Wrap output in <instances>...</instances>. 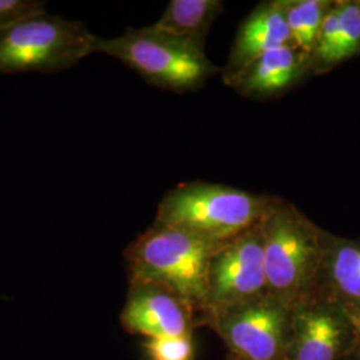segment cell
Listing matches in <instances>:
<instances>
[{
    "mask_svg": "<svg viewBox=\"0 0 360 360\" xmlns=\"http://www.w3.org/2000/svg\"><path fill=\"white\" fill-rule=\"evenodd\" d=\"M309 75V55L290 44L257 58L230 87L245 98L266 99L291 90Z\"/></svg>",
    "mask_w": 360,
    "mask_h": 360,
    "instance_id": "7c38bea8",
    "label": "cell"
},
{
    "mask_svg": "<svg viewBox=\"0 0 360 360\" xmlns=\"http://www.w3.org/2000/svg\"><path fill=\"white\" fill-rule=\"evenodd\" d=\"M220 245L154 223L124 250L123 257L129 278L167 285L193 306L200 319L207 307L210 260Z\"/></svg>",
    "mask_w": 360,
    "mask_h": 360,
    "instance_id": "3957f363",
    "label": "cell"
},
{
    "mask_svg": "<svg viewBox=\"0 0 360 360\" xmlns=\"http://www.w3.org/2000/svg\"><path fill=\"white\" fill-rule=\"evenodd\" d=\"M223 8L221 0H171L153 27L205 51L208 32Z\"/></svg>",
    "mask_w": 360,
    "mask_h": 360,
    "instance_id": "4fadbf2b",
    "label": "cell"
},
{
    "mask_svg": "<svg viewBox=\"0 0 360 360\" xmlns=\"http://www.w3.org/2000/svg\"><path fill=\"white\" fill-rule=\"evenodd\" d=\"M43 13H46V1L0 0V31Z\"/></svg>",
    "mask_w": 360,
    "mask_h": 360,
    "instance_id": "e0dca14e",
    "label": "cell"
},
{
    "mask_svg": "<svg viewBox=\"0 0 360 360\" xmlns=\"http://www.w3.org/2000/svg\"><path fill=\"white\" fill-rule=\"evenodd\" d=\"M226 360H242V359H239V358H236V356H233V355H231V354H229V355H227V359Z\"/></svg>",
    "mask_w": 360,
    "mask_h": 360,
    "instance_id": "d6986e66",
    "label": "cell"
},
{
    "mask_svg": "<svg viewBox=\"0 0 360 360\" xmlns=\"http://www.w3.org/2000/svg\"><path fill=\"white\" fill-rule=\"evenodd\" d=\"M334 0H284L292 44L309 55Z\"/></svg>",
    "mask_w": 360,
    "mask_h": 360,
    "instance_id": "5bb4252c",
    "label": "cell"
},
{
    "mask_svg": "<svg viewBox=\"0 0 360 360\" xmlns=\"http://www.w3.org/2000/svg\"><path fill=\"white\" fill-rule=\"evenodd\" d=\"M290 44L292 38L285 20L284 0L259 3L245 16L235 35L229 62L223 70L224 83L230 86L257 58Z\"/></svg>",
    "mask_w": 360,
    "mask_h": 360,
    "instance_id": "8fae6325",
    "label": "cell"
},
{
    "mask_svg": "<svg viewBox=\"0 0 360 360\" xmlns=\"http://www.w3.org/2000/svg\"><path fill=\"white\" fill-rule=\"evenodd\" d=\"M291 309L287 360H342L352 338V323L347 315L315 295Z\"/></svg>",
    "mask_w": 360,
    "mask_h": 360,
    "instance_id": "9c48e42d",
    "label": "cell"
},
{
    "mask_svg": "<svg viewBox=\"0 0 360 360\" xmlns=\"http://www.w3.org/2000/svg\"><path fill=\"white\" fill-rule=\"evenodd\" d=\"M126 333L159 338H193L199 316L193 306L165 284L129 278V291L120 312Z\"/></svg>",
    "mask_w": 360,
    "mask_h": 360,
    "instance_id": "ba28073f",
    "label": "cell"
},
{
    "mask_svg": "<svg viewBox=\"0 0 360 360\" xmlns=\"http://www.w3.org/2000/svg\"><path fill=\"white\" fill-rule=\"evenodd\" d=\"M292 309L266 295L238 307L206 314L199 327L218 334L229 354L242 360H287Z\"/></svg>",
    "mask_w": 360,
    "mask_h": 360,
    "instance_id": "8992f818",
    "label": "cell"
},
{
    "mask_svg": "<svg viewBox=\"0 0 360 360\" xmlns=\"http://www.w3.org/2000/svg\"><path fill=\"white\" fill-rule=\"evenodd\" d=\"M96 52L115 58L150 84L172 92L199 90L219 72L206 52L153 26L129 27L115 38L99 37Z\"/></svg>",
    "mask_w": 360,
    "mask_h": 360,
    "instance_id": "277c9868",
    "label": "cell"
},
{
    "mask_svg": "<svg viewBox=\"0 0 360 360\" xmlns=\"http://www.w3.org/2000/svg\"><path fill=\"white\" fill-rule=\"evenodd\" d=\"M269 199L218 183H184L165 195L154 223L219 245L257 226Z\"/></svg>",
    "mask_w": 360,
    "mask_h": 360,
    "instance_id": "7a4b0ae2",
    "label": "cell"
},
{
    "mask_svg": "<svg viewBox=\"0 0 360 360\" xmlns=\"http://www.w3.org/2000/svg\"><path fill=\"white\" fill-rule=\"evenodd\" d=\"M359 3H360V0H359Z\"/></svg>",
    "mask_w": 360,
    "mask_h": 360,
    "instance_id": "ffe728a7",
    "label": "cell"
},
{
    "mask_svg": "<svg viewBox=\"0 0 360 360\" xmlns=\"http://www.w3.org/2000/svg\"><path fill=\"white\" fill-rule=\"evenodd\" d=\"M260 229L269 295L292 307L314 294L324 230L278 196H270Z\"/></svg>",
    "mask_w": 360,
    "mask_h": 360,
    "instance_id": "6da1fadb",
    "label": "cell"
},
{
    "mask_svg": "<svg viewBox=\"0 0 360 360\" xmlns=\"http://www.w3.org/2000/svg\"><path fill=\"white\" fill-rule=\"evenodd\" d=\"M312 295L360 318V239L324 230L323 251Z\"/></svg>",
    "mask_w": 360,
    "mask_h": 360,
    "instance_id": "30bf717a",
    "label": "cell"
},
{
    "mask_svg": "<svg viewBox=\"0 0 360 360\" xmlns=\"http://www.w3.org/2000/svg\"><path fill=\"white\" fill-rule=\"evenodd\" d=\"M336 6L339 27L331 58V70L360 55L359 0H336Z\"/></svg>",
    "mask_w": 360,
    "mask_h": 360,
    "instance_id": "9a60e30c",
    "label": "cell"
},
{
    "mask_svg": "<svg viewBox=\"0 0 360 360\" xmlns=\"http://www.w3.org/2000/svg\"><path fill=\"white\" fill-rule=\"evenodd\" d=\"M266 295L269 290L259 221L257 226L221 243L211 257L203 315L238 307Z\"/></svg>",
    "mask_w": 360,
    "mask_h": 360,
    "instance_id": "52a82bcc",
    "label": "cell"
},
{
    "mask_svg": "<svg viewBox=\"0 0 360 360\" xmlns=\"http://www.w3.org/2000/svg\"><path fill=\"white\" fill-rule=\"evenodd\" d=\"M99 37L84 23L47 13L0 31V74L59 72L98 53Z\"/></svg>",
    "mask_w": 360,
    "mask_h": 360,
    "instance_id": "5b68a950",
    "label": "cell"
},
{
    "mask_svg": "<svg viewBox=\"0 0 360 360\" xmlns=\"http://www.w3.org/2000/svg\"><path fill=\"white\" fill-rule=\"evenodd\" d=\"M352 338L342 360H360V318L352 321Z\"/></svg>",
    "mask_w": 360,
    "mask_h": 360,
    "instance_id": "ac0fdd59",
    "label": "cell"
},
{
    "mask_svg": "<svg viewBox=\"0 0 360 360\" xmlns=\"http://www.w3.org/2000/svg\"><path fill=\"white\" fill-rule=\"evenodd\" d=\"M143 348L150 360H193V338L146 339Z\"/></svg>",
    "mask_w": 360,
    "mask_h": 360,
    "instance_id": "2e32d148",
    "label": "cell"
}]
</instances>
